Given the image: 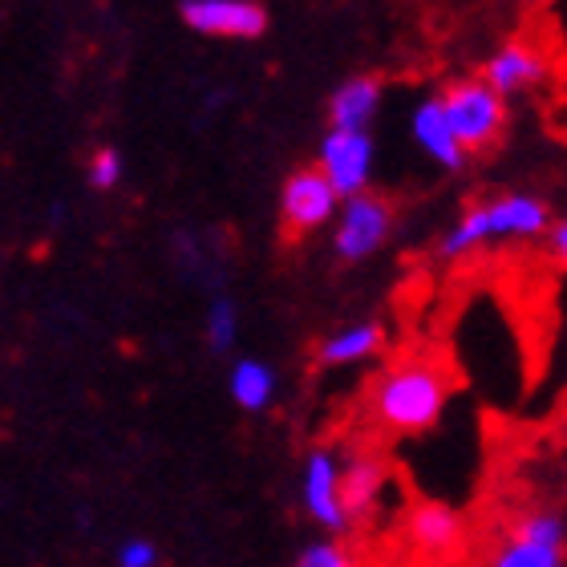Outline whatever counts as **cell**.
I'll return each mask as SVG.
<instances>
[{"label":"cell","mask_w":567,"mask_h":567,"mask_svg":"<svg viewBox=\"0 0 567 567\" xmlns=\"http://www.w3.org/2000/svg\"><path fill=\"white\" fill-rule=\"evenodd\" d=\"M385 349V329L378 320H365V324H349V329L332 332L329 341L320 344V361L324 365H361L369 357H378Z\"/></svg>","instance_id":"16"},{"label":"cell","mask_w":567,"mask_h":567,"mask_svg":"<svg viewBox=\"0 0 567 567\" xmlns=\"http://www.w3.org/2000/svg\"><path fill=\"white\" fill-rule=\"evenodd\" d=\"M90 187L94 190H114L122 183V154L110 151V146H102V151H94V158H90Z\"/></svg>","instance_id":"19"},{"label":"cell","mask_w":567,"mask_h":567,"mask_svg":"<svg viewBox=\"0 0 567 567\" xmlns=\"http://www.w3.org/2000/svg\"><path fill=\"white\" fill-rule=\"evenodd\" d=\"M381 567H414V564H398V559H390V564H381Z\"/></svg>","instance_id":"22"},{"label":"cell","mask_w":567,"mask_h":567,"mask_svg":"<svg viewBox=\"0 0 567 567\" xmlns=\"http://www.w3.org/2000/svg\"><path fill=\"white\" fill-rule=\"evenodd\" d=\"M317 171L337 190V199H349V195L369 190V175H373V138H369V131L324 134Z\"/></svg>","instance_id":"8"},{"label":"cell","mask_w":567,"mask_h":567,"mask_svg":"<svg viewBox=\"0 0 567 567\" xmlns=\"http://www.w3.org/2000/svg\"><path fill=\"white\" fill-rule=\"evenodd\" d=\"M405 544L422 559H454L466 544V519L450 503L425 498L405 515Z\"/></svg>","instance_id":"10"},{"label":"cell","mask_w":567,"mask_h":567,"mask_svg":"<svg viewBox=\"0 0 567 567\" xmlns=\"http://www.w3.org/2000/svg\"><path fill=\"white\" fill-rule=\"evenodd\" d=\"M341 199H337V190L324 183L317 166H305V171H296L280 190V224H284V236H312L320 231L324 224H332V215H337Z\"/></svg>","instance_id":"7"},{"label":"cell","mask_w":567,"mask_h":567,"mask_svg":"<svg viewBox=\"0 0 567 567\" xmlns=\"http://www.w3.org/2000/svg\"><path fill=\"white\" fill-rule=\"evenodd\" d=\"M337 231H332V248L337 256L349 264L369 260L373 251L390 239L393 231V203L385 195H373V190H361V195H349L337 207Z\"/></svg>","instance_id":"5"},{"label":"cell","mask_w":567,"mask_h":567,"mask_svg":"<svg viewBox=\"0 0 567 567\" xmlns=\"http://www.w3.org/2000/svg\"><path fill=\"white\" fill-rule=\"evenodd\" d=\"M118 567H158L163 556H158V544L146 539V535H131V539H122L118 544V556H114Z\"/></svg>","instance_id":"20"},{"label":"cell","mask_w":567,"mask_h":567,"mask_svg":"<svg viewBox=\"0 0 567 567\" xmlns=\"http://www.w3.org/2000/svg\"><path fill=\"white\" fill-rule=\"evenodd\" d=\"M567 523L564 511L532 507L507 523L483 567H564Z\"/></svg>","instance_id":"3"},{"label":"cell","mask_w":567,"mask_h":567,"mask_svg":"<svg viewBox=\"0 0 567 567\" xmlns=\"http://www.w3.org/2000/svg\"><path fill=\"white\" fill-rule=\"evenodd\" d=\"M292 567H361L349 547L332 535V539H312V544L300 547V556L292 559Z\"/></svg>","instance_id":"18"},{"label":"cell","mask_w":567,"mask_h":567,"mask_svg":"<svg viewBox=\"0 0 567 567\" xmlns=\"http://www.w3.org/2000/svg\"><path fill=\"white\" fill-rule=\"evenodd\" d=\"M547 70H551V58H547L544 49L535 45V41L515 37V41H507L495 58L486 61L483 82L491 85L498 97H511V94H519V90H532V85L544 82Z\"/></svg>","instance_id":"11"},{"label":"cell","mask_w":567,"mask_h":567,"mask_svg":"<svg viewBox=\"0 0 567 567\" xmlns=\"http://www.w3.org/2000/svg\"><path fill=\"white\" fill-rule=\"evenodd\" d=\"M183 21L203 37L251 41L268 29V9L260 0H183Z\"/></svg>","instance_id":"9"},{"label":"cell","mask_w":567,"mask_h":567,"mask_svg":"<svg viewBox=\"0 0 567 567\" xmlns=\"http://www.w3.org/2000/svg\"><path fill=\"white\" fill-rule=\"evenodd\" d=\"M385 483H390V471H385V462L378 454H349L341 462V507L349 527L378 511Z\"/></svg>","instance_id":"12"},{"label":"cell","mask_w":567,"mask_h":567,"mask_svg":"<svg viewBox=\"0 0 567 567\" xmlns=\"http://www.w3.org/2000/svg\"><path fill=\"white\" fill-rule=\"evenodd\" d=\"M227 390H231V402L248 414H260L268 410L276 398V369L256 361V357H239L231 373H227Z\"/></svg>","instance_id":"15"},{"label":"cell","mask_w":567,"mask_h":567,"mask_svg":"<svg viewBox=\"0 0 567 567\" xmlns=\"http://www.w3.org/2000/svg\"><path fill=\"white\" fill-rule=\"evenodd\" d=\"M544 236H547V248H551V256H556V260H564V251H567V224H564V219H559V224L551 219V227H547Z\"/></svg>","instance_id":"21"},{"label":"cell","mask_w":567,"mask_h":567,"mask_svg":"<svg viewBox=\"0 0 567 567\" xmlns=\"http://www.w3.org/2000/svg\"><path fill=\"white\" fill-rule=\"evenodd\" d=\"M450 390H454V381L437 361L410 357L378 378L369 393V414L390 434H425L446 410Z\"/></svg>","instance_id":"1"},{"label":"cell","mask_w":567,"mask_h":567,"mask_svg":"<svg viewBox=\"0 0 567 567\" xmlns=\"http://www.w3.org/2000/svg\"><path fill=\"white\" fill-rule=\"evenodd\" d=\"M437 106L446 114L450 134L458 138L466 154L495 146L507 131V97H498L483 78H462L450 82L446 94L437 97Z\"/></svg>","instance_id":"4"},{"label":"cell","mask_w":567,"mask_h":567,"mask_svg":"<svg viewBox=\"0 0 567 567\" xmlns=\"http://www.w3.org/2000/svg\"><path fill=\"white\" fill-rule=\"evenodd\" d=\"M381 110V82L378 78H349L337 85V94L329 102V122L332 131H369Z\"/></svg>","instance_id":"14"},{"label":"cell","mask_w":567,"mask_h":567,"mask_svg":"<svg viewBox=\"0 0 567 567\" xmlns=\"http://www.w3.org/2000/svg\"><path fill=\"white\" fill-rule=\"evenodd\" d=\"M239 337V312H236V300H227V296H215L212 308H207V341H212L215 353H227Z\"/></svg>","instance_id":"17"},{"label":"cell","mask_w":567,"mask_h":567,"mask_svg":"<svg viewBox=\"0 0 567 567\" xmlns=\"http://www.w3.org/2000/svg\"><path fill=\"white\" fill-rule=\"evenodd\" d=\"M551 227V207L539 195L515 190V195H498V199L474 203L458 224L450 227L437 256L442 260H462L483 244H507V239H539Z\"/></svg>","instance_id":"2"},{"label":"cell","mask_w":567,"mask_h":567,"mask_svg":"<svg viewBox=\"0 0 567 567\" xmlns=\"http://www.w3.org/2000/svg\"><path fill=\"white\" fill-rule=\"evenodd\" d=\"M410 134H414V142L422 146L425 158H434L437 166L458 171V166L466 163V151H462L458 138L450 134L446 114H442V106H437V97H425V102H417L414 114H410Z\"/></svg>","instance_id":"13"},{"label":"cell","mask_w":567,"mask_h":567,"mask_svg":"<svg viewBox=\"0 0 567 567\" xmlns=\"http://www.w3.org/2000/svg\"><path fill=\"white\" fill-rule=\"evenodd\" d=\"M300 507L324 532H349V519H344L341 507V458H337V450L317 446L305 458V466H300Z\"/></svg>","instance_id":"6"}]
</instances>
